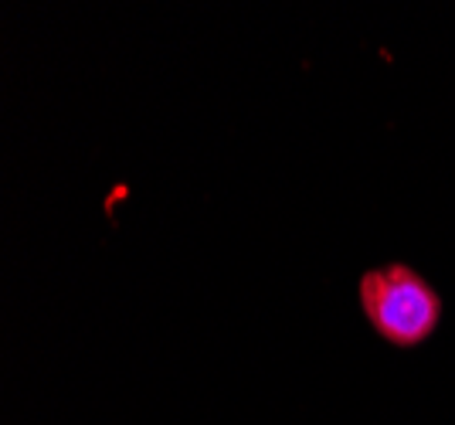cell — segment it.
I'll return each mask as SVG.
<instances>
[{
	"mask_svg": "<svg viewBox=\"0 0 455 425\" xmlns=\"http://www.w3.org/2000/svg\"><path fill=\"white\" fill-rule=\"evenodd\" d=\"M357 307L380 344L395 350L425 348L445 320V300L415 266L384 262L357 279Z\"/></svg>",
	"mask_w": 455,
	"mask_h": 425,
	"instance_id": "1",
	"label": "cell"
}]
</instances>
